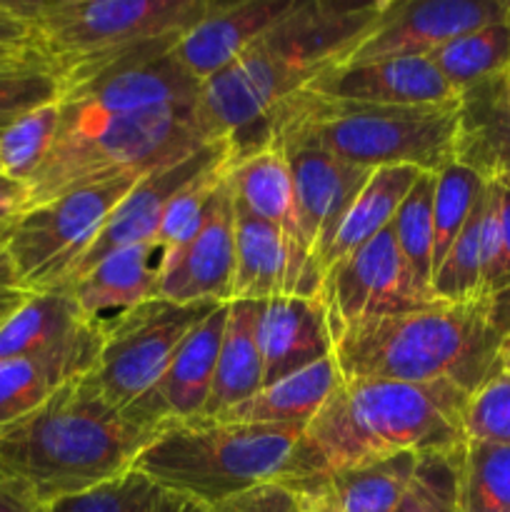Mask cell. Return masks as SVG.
I'll return each mask as SVG.
<instances>
[{
	"mask_svg": "<svg viewBox=\"0 0 510 512\" xmlns=\"http://www.w3.org/2000/svg\"><path fill=\"white\" fill-rule=\"evenodd\" d=\"M460 95L510 70V20L470 30L425 55Z\"/></svg>",
	"mask_w": 510,
	"mask_h": 512,
	"instance_id": "obj_31",
	"label": "cell"
},
{
	"mask_svg": "<svg viewBox=\"0 0 510 512\" xmlns=\"http://www.w3.org/2000/svg\"><path fill=\"white\" fill-rule=\"evenodd\" d=\"M158 512H213V508L205 503H198V500L183 498V495H175L165 490Z\"/></svg>",
	"mask_w": 510,
	"mask_h": 512,
	"instance_id": "obj_45",
	"label": "cell"
},
{
	"mask_svg": "<svg viewBox=\"0 0 510 512\" xmlns=\"http://www.w3.org/2000/svg\"><path fill=\"white\" fill-rule=\"evenodd\" d=\"M228 183L233 198L243 208L283 230L300 248L310 250L303 223H300L293 173L278 145H265L253 153L235 155L228 165Z\"/></svg>",
	"mask_w": 510,
	"mask_h": 512,
	"instance_id": "obj_24",
	"label": "cell"
},
{
	"mask_svg": "<svg viewBox=\"0 0 510 512\" xmlns=\"http://www.w3.org/2000/svg\"><path fill=\"white\" fill-rule=\"evenodd\" d=\"M68 290L28 293L20 308L0 325V363L48 353L85 328Z\"/></svg>",
	"mask_w": 510,
	"mask_h": 512,
	"instance_id": "obj_29",
	"label": "cell"
},
{
	"mask_svg": "<svg viewBox=\"0 0 510 512\" xmlns=\"http://www.w3.org/2000/svg\"><path fill=\"white\" fill-rule=\"evenodd\" d=\"M385 5L388 0H295L233 65L205 80L195 103L205 133L230 140L253 128L320 73L343 63Z\"/></svg>",
	"mask_w": 510,
	"mask_h": 512,
	"instance_id": "obj_3",
	"label": "cell"
},
{
	"mask_svg": "<svg viewBox=\"0 0 510 512\" xmlns=\"http://www.w3.org/2000/svg\"><path fill=\"white\" fill-rule=\"evenodd\" d=\"M230 158H233L230 140L220 138L213 140V143H205L203 148H198L195 153H190L188 158L178 160V163L163 165V168L143 175V178L138 180V185L125 195L123 203L115 208V213L110 215V220L105 223V228L100 230V235L95 238V243L90 245L88 253H85L83 258H80V263L75 265L68 285L75 283L80 275L88 273L95 263H100L105 255L115 253V250L130 248V245L155 243L160 220H163V213L165 208H168L170 200H173L190 180L208 173V170L220 168V165H228ZM68 285H65V288H68Z\"/></svg>",
	"mask_w": 510,
	"mask_h": 512,
	"instance_id": "obj_14",
	"label": "cell"
},
{
	"mask_svg": "<svg viewBox=\"0 0 510 512\" xmlns=\"http://www.w3.org/2000/svg\"><path fill=\"white\" fill-rule=\"evenodd\" d=\"M158 433L113 408L83 375L0 430V485L43 508L133 470Z\"/></svg>",
	"mask_w": 510,
	"mask_h": 512,
	"instance_id": "obj_4",
	"label": "cell"
},
{
	"mask_svg": "<svg viewBox=\"0 0 510 512\" xmlns=\"http://www.w3.org/2000/svg\"><path fill=\"white\" fill-rule=\"evenodd\" d=\"M498 373H510V333L505 335L498 353Z\"/></svg>",
	"mask_w": 510,
	"mask_h": 512,
	"instance_id": "obj_51",
	"label": "cell"
},
{
	"mask_svg": "<svg viewBox=\"0 0 510 512\" xmlns=\"http://www.w3.org/2000/svg\"><path fill=\"white\" fill-rule=\"evenodd\" d=\"M460 105L345 103L300 90L260 123L230 138L235 155L265 145L320 148L358 168H418L440 173L458 160Z\"/></svg>",
	"mask_w": 510,
	"mask_h": 512,
	"instance_id": "obj_5",
	"label": "cell"
},
{
	"mask_svg": "<svg viewBox=\"0 0 510 512\" xmlns=\"http://www.w3.org/2000/svg\"><path fill=\"white\" fill-rule=\"evenodd\" d=\"M0 512H40V508L20 493H13V490L0 485Z\"/></svg>",
	"mask_w": 510,
	"mask_h": 512,
	"instance_id": "obj_47",
	"label": "cell"
},
{
	"mask_svg": "<svg viewBox=\"0 0 510 512\" xmlns=\"http://www.w3.org/2000/svg\"><path fill=\"white\" fill-rule=\"evenodd\" d=\"M340 383L335 358L320 360L300 373L288 375L273 385L260 388L253 398L235 405L215 420L225 423H250V425H298L305 428L318 415L325 400Z\"/></svg>",
	"mask_w": 510,
	"mask_h": 512,
	"instance_id": "obj_27",
	"label": "cell"
},
{
	"mask_svg": "<svg viewBox=\"0 0 510 512\" xmlns=\"http://www.w3.org/2000/svg\"><path fill=\"white\" fill-rule=\"evenodd\" d=\"M420 175L423 173L418 168H408V165L378 168L370 173V178L365 180L358 198L353 200L345 218L340 220L328 250L320 255V268H323V273L330 265L338 263L340 258H345L355 248H360L370 238H375V235L383 233L385 228L393 225L395 213L403 205V200L408 198L413 185L418 183Z\"/></svg>",
	"mask_w": 510,
	"mask_h": 512,
	"instance_id": "obj_28",
	"label": "cell"
},
{
	"mask_svg": "<svg viewBox=\"0 0 510 512\" xmlns=\"http://www.w3.org/2000/svg\"><path fill=\"white\" fill-rule=\"evenodd\" d=\"M298 425H250L195 418L160 430L133 468L158 488L205 505L288 478Z\"/></svg>",
	"mask_w": 510,
	"mask_h": 512,
	"instance_id": "obj_8",
	"label": "cell"
},
{
	"mask_svg": "<svg viewBox=\"0 0 510 512\" xmlns=\"http://www.w3.org/2000/svg\"><path fill=\"white\" fill-rule=\"evenodd\" d=\"M60 123V103L43 105L0 133V168L5 175L28 183L48 155Z\"/></svg>",
	"mask_w": 510,
	"mask_h": 512,
	"instance_id": "obj_37",
	"label": "cell"
},
{
	"mask_svg": "<svg viewBox=\"0 0 510 512\" xmlns=\"http://www.w3.org/2000/svg\"><path fill=\"white\" fill-rule=\"evenodd\" d=\"M465 438L510 445V373H495L470 393L463 415Z\"/></svg>",
	"mask_w": 510,
	"mask_h": 512,
	"instance_id": "obj_40",
	"label": "cell"
},
{
	"mask_svg": "<svg viewBox=\"0 0 510 512\" xmlns=\"http://www.w3.org/2000/svg\"><path fill=\"white\" fill-rule=\"evenodd\" d=\"M213 143L195 105L100 113L60 100L48 155L28 178L30 208L125 175H148Z\"/></svg>",
	"mask_w": 510,
	"mask_h": 512,
	"instance_id": "obj_6",
	"label": "cell"
},
{
	"mask_svg": "<svg viewBox=\"0 0 510 512\" xmlns=\"http://www.w3.org/2000/svg\"><path fill=\"white\" fill-rule=\"evenodd\" d=\"M433 193L435 175L423 173L393 220L395 243L413 283L433 298Z\"/></svg>",
	"mask_w": 510,
	"mask_h": 512,
	"instance_id": "obj_33",
	"label": "cell"
},
{
	"mask_svg": "<svg viewBox=\"0 0 510 512\" xmlns=\"http://www.w3.org/2000/svg\"><path fill=\"white\" fill-rule=\"evenodd\" d=\"M203 83L193 78L173 53L125 60L105 73L68 88L63 103L83 105L100 113H135L148 108L195 105Z\"/></svg>",
	"mask_w": 510,
	"mask_h": 512,
	"instance_id": "obj_18",
	"label": "cell"
},
{
	"mask_svg": "<svg viewBox=\"0 0 510 512\" xmlns=\"http://www.w3.org/2000/svg\"><path fill=\"white\" fill-rule=\"evenodd\" d=\"M470 395L450 383L343 380L305 425L288 488L313 495L330 475L400 453H448L465 445Z\"/></svg>",
	"mask_w": 510,
	"mask_h": 512,
	"instance_id": "obj_1",
	"label": "cell"
},
{
	"mask_svg": "<svg viewBox=\"0 0 510 512\" xmlns=\"http://www.w3.org/2000/svg\"><path fill=\"white\" fill-rule=\"evenodd\" d=\"M510 20V0H388L378 23L340 65L433 53L440 45Z\"/></svg>",
	"mask_w": 510,
	"mask_h": 512,
	"instance_id": "obj_12",
	"label": "cell"
},
{
	"mask_svg": "<svg viewBox=\"0 0 510 512\" xmlns=\"http://www.w3.org/2000/svg\"><path fill=\"white\" fill-rule=\"evenodd\" d=\"M498 195V223H500V255L495 265L490 293L510 288V180H493Z\"/></svg>",
	"mask_w": 510,
	"mask_h": 512,
	"instance_id": "obj_42",
	"label": "cell"
},
{
	"mask_svg": "<svg viewBox=\"0 0 510 512\" xmlns=\"http://www.w3.org/2000/svg\"><path fill=\"white\" fill-rule=\"evenodd\" d=\"M488 180L470 165L453 160L435 173L433 193V275L450 245L473 215Z\"/></svg>",
	"mask_w": 510,
	"mask_h": 512,
	"instance_id": "obj_34",
	"label": "cell"
},
{
	"mask_svg": "<svg viewBox=\"0 0 510 512\" xmlns=\"http://www.w3.org/2000/svg\"><path fill=\"white\" fill-rule=\"evenodd\" d=\"M483 295V195H480L473 215L435 270L433 298L443 303H470Z\"/></svg>",
	"mask_w": 510,
	"mask_h": 512,
	"instance_id": "obj_35",
	"label": "cell"
},
{
	"mask_svg": "<svg viewBox=\"0 0 510 512\" xmlns=\"http://www.w3.org/2000/svg\"><path fill=\"white\" fill-rule=\"evenodd\" d=\"M305 90L323 98L370 105H460V93L428 58H385L335 65Z\"/></svg>",
	"mask_w": 510,
	"mask_h": 512,
	"instance_id": "obj_17",
	"label": "cell"
},
{
	"mask_svg": "<svg viewBox=\"0 0 510 512\" xmlns=\"http://www.w3.org/2000/svg\"><path fill=\"white\" fill-rule=\"evenodd\" d=\"M463 448L420 455L413 483L395 512H460L458 478Z\"/></svg>",
	"mask_w": 510,
	"mask_h": 512,
	"instance_id": "obj_39",
	"label": "cell"
},
{
	"mask_svg": "<svg viewBox=\"0 0 510 512\" xmlns=\"http://www.w3.org/2000/svg\"><path fill=\"white\" fill-rule=\"evenodd\" d=\"M160 263L163 253L155 243L130 245L105 255L65 290L73 295L85 323L103 333L125 313L158 298Z\"/></svg>",
	"mask_w": 510,
	"mask_h": 512,
	"instance_id": "obj_21",
	"label": "cell"
},
{
	"mask_svg": "<svg viewBox=\"0 0 510 512\" xmlns=\"http://www.w3.org/2000/svg\"><path fill=\"white\" fill-rule=\"evenodd\" d=\"M508 333L505 288L470 303L433 300L345 325L333 335V358L343 380L450 383L470 395L498 373Z\"/></svg>",
	"mask_w": 510,
	"mask_h": 512,
	"instance_id": "obj_2",
	"label": "cell"
},
{
	"mask_svg": "<svg viewBox=\"0 0 510 512\" xmlns=\"http://www.w3.org/2000/svg\"><path fill=\"white\" fill-rule=\"evenodd\" d=\"M283 153L293 173L305 238L320 263V255L328 250L340 220L373 170L345 163L320 148H290Z\"/></svg>",
	"mask_w": 510,
	"mask_h": 512,
	"instance_id": "obj_20",
	"label": "cell"
},
{
	"mask_svg": "<svg viewBox=\"0 0 510 512\" xmlns=\"http://www.w3.org/2000/svg\"><path fill=\"white\" fill-rule=\"evenodd\" d=\"M233 270L235 200L225 170L200 233L175 258L160 265L158 298L180 305L230 303Z\"/></svg>",
	"mask_w": 510,
	"mask_h": 512,
	"instance_id": "obj_16",
	"label": "cell"
},
{
	"mask_svg": "<svg viewBox=\"0 0 510 512\" xmlns=\"http://www.w3.org/2000/svg\"><path fill=\"white\" fill-rule=\"evenodd\" d=\"M460 512H510V445L465 440L458 478Z\"/></svg>",
	"mask_w": 510,
	"mask_h": 512,
	"instance_id": "obj_32",
	"label": "cell"
},
{
	"mask_svg": "<svg viewBox=\"0 0 510 512\" xmlns=\"http://www.w3.org/2000/svg\"><path fill=\"white\" fill-rule=\"evenodd\" d=\"M433 300L410 278L393 225L325 270L323 305L333 335L358 320L403 313Z\"/></svg>",
	"mask_w": 510,
	"mask_h": 512,
	"instance_id": "obj_11",
	"label": "cell"
},
{
	"mask_svg": "<svg viewBox=\"0 0 510 512\" xmlns=\"http://www.w3.org/2000/svg\"><path fill=\"white\" fill-rule=\"evenodd\" d=\"M215 0H15L33 48L63 93L135 58L163 55L208 15Z\"/></svg>",
	"mask_w": 510,
	"mask_h": 512,
	"instance_id": "obj_7",
	"label": "cell"
},
{
	"mask_svg": "<svg viewBox=\"0 0 510 512\" xmlns=\"http://www.w3.org/2000/svg\"><path fill=\"white\" fill-rule=\"evenodd\" d=\"M30 208L28 183L0 173V238Z\"/></svg>",
	"mask_w": 510,
	"mask_h": 512,
	"instance_id": "obj_43",
	"label": "cell"
},
{
	"mask_svg": "<svg viewBox=\"0 0 510 512\" xmlns=\"http://www.w3.org/2000/svg\"><path fill=\"white\" fill-rule=\"evenodd\" d=\"M0 45H33L30 25L8 3H0Z\"/></svg>",
	"mask_w": 510,
	"mask_h": 512,
	"instance_id": "obj_44",
	"label": "cell"
},
{
	"mask_svg": "<svg viewBox=\"0 0 510 512\" xmlns=\"http://www.w3.org/2000/svg\"><path fill=\"white\" fill-rule=\"evenodd\" d=\"M25 298H28V293L20 288L0 290V325H3L5 320H8L10 315L20 308V303H23Z\"/></svg>",
	"mask_w": 510,
	"mask_h": 512,
	"instance_id": "obj_48",
	"label": "cell"
},
{
	"mask_svg": "<svg viewBox=\"0 0 510 512\" xmlns=\"http://www.w3.org/2000/svg\"><path fill=\"white\" fill-rule=\"evenodd\" d=\"M505 105H508V113H510V70L505 75Z\"/></svg>",
	"mask_w": 510,
	"mask_h": 512,
	"instance_id": "obj_52",
	"label": "cell"
},
{
	"mask_svg": "<svg viewBox=\"0 0 510 512\" xmlns=\"http://www.w3.org/2000/svg\"><path fill=\"white\" fill-rule=\"evenodd\" d=\"M235 200V198H233ZM325 273L310 250L235 200V270L230 303L273 298L323 300Z\"/></svg>",
	"mask_w": 510,
	"mask_h": 512,
	"instance_id": "obj_13",
	"label": "cell"
},
{
	"mask_svg": "<svg viewBox=\"0 0 510 512\" xmlns=\"http://www.w3.org/2000/svg\"><path fill=\"white\" fill-rule=\"evenodd\" d=\"M213 512H305V500L285 483H265L213 505Z\"/></svg>",
	"mask_w": 510,
	"mask_h": 512,
	"instance_id": "obj_41",
	"label": "cell"
},
{
	"mask_svg": "<svg viewBox=\"0 0 510 512\" xmlns=\"http://www.w3.org/2000/svg\"><path fill=\"white\" fill-rule=\"evenodd\" d=\"M5 288H18V280H15L13 265H10L8 255H5L3 240H0V290Z\"/></svg>",
	"mask_w": 510,
	"mask_h": 512,
	"instance_id": "obj_49",
	"label": "cell"
},
{
	"mask_svg": "<svg viewBox=\"0 0 510 512\" xmlns=\"http://www.w3.org/2000/svg\"><path fill=\"white\" fill-rule=\"evenodd\" d=\"M163 495V488L133 468L98 488L43 505L40 512H158Z\"/></svg>",
	"mask_w": 510,
	"mask_h": 512,
	"instance_id": "obj_38",
	"label": "cell"
},
{
	"mask_svg": "<svg viewBox=\"0 0 510 512\" xmlns=\"http://www.w3.org/2000/svg\"><path fill=\"white\" fill-rule=\"evenodd\" d=\"M333 328L323 300L273 298L260 303L258 345L263 388L333 355Z\"/></svg>",
	"mask_w": 510,
	"mask_h": 512,
	"instance_id": "obj_22",
	"label": "cell"
},
{
	"mask_svg": "<svg viewBox=\"0 0 510 512\" xmlns=\"http://www.w3.org/2000/svg\"><path fill=\"white\" fill-rule=\"evenodd\" d=\"M225 320H228V303L218 305L183 340L160 378L123 410L133 423L163 430L168 425L203 418L205 403H208L210 388H213Z\"/></svg>",
	"mask_w": 510,
	"mask_h": 512,
	"instance_id": "obj_15",
	"label": "cell"
},
{
	"mask_svg": "<svg viewBox=\"0 0 510 512\" xmlns=\"http://www.w3.org/2000/svg\"><path fill=\"white\" fill-rule=\"evenodd\" d=\"M505 75L485 80L460 95L458 163L478 170L485 180H510V113L505 105Z\"/></svg>",
	"mask_w": 510,
	"mask_h": 512,
	"instance_id": "obj_26",
	"label": "cell"
},
{
	"mask_svg": "<svg viewBox=\"0 0 510 512\" xmlns=\"http://www.w3.org/2000/svg\"><path fill=\"white\" fill-rule=\"evenodd\" d=\"M0 173H3V168H0Z\"/></svg>",
	"mask_w": 510,
	"mask_h": 512,
	"instance_id": "obj_53",
	"label": "cell"
},
{
	"mask_svg": "<svg viewBox=\"0 0 510 512\" xmlns=\"http://www.w3.org/2000/svg\"><path fill=\"white\" fill-rule=\"evenodd\" d=\"M223 303L180 305L155 298L103 330L95 368L85 378L113 408L125 410L160 378L183 340Z\"/></svg>",
	"mask_w": 510,
	"mask_h": 512,
	"instance_id": "obj_10",
	"label": "cell"
},
{
	"mask_svg": "<svg viewBox=\"0 0 510 512\" xmlns=\"http://www.w3.org/2000/svg\"><path fill=\"white\" fill-rule=\"evenodd\" d=\"M140 178L125 175L25 210L0 238L18 288L25 293L65 290L75 265Z\"/></svg>",
	"mask_w": 510,
	"mask_h": 512,
	"instance_id": "obj_9",
	"label": "cell"
},
{
	"mask_svg": "<svg viewBox=\"0 0 510 512\" xmlns=\"http://www.w3.org/2000/svg\"><path fill=\"white\" fill-rule=\"evenodd\" d=\"M103 335L93 325L48 353L0 363V430L33 413L65 383L95 368Z\"/></svg>",
	"mask_w": 510,
	"mask_h": 512,
	"instance_id": "obj_23",
	"label": "cell"
},
{
	"mask_svg": "<svg viewBox=\"0 0 510 512\" xmlns=\"http://www.w3.org/2000/svg\"><path fill=\"white\" fill-rule=\"evenodd\" d=\"M418 458L415 453H400L378 463L340 470L313 495H323L335 512H395L413 483Z\"/></svg>",
	"mask_w": 510,
	"mask_h": 512,
	"instance_id": "obj_30",
	"label": "cell"
},
{
	"mask_svg": "<svg viewBox=\"0 0 510 512\" xmlns=\"http://www.w3.org/2000/svg\"><path fill=\"white\" fill-rule=\"evenodd\" d=\"M303 500H305V512H335L323 495H310V498H303Z\"/></svg>",
	"mask_w": 510,
	"mask_h": 512,
	"instance_id": "obj_50",
	"label": "cell"
},
{
	"mask_svg": "<svg viewBox=\"0 0 510 512\" xmlns=\"http://www.w3.org/2000/svg\"><path fill=\"white\" fill-rule=\"evenodd\" d=\"M293 5L295 0H215L170 53L198 83H205L233 65Z\"/></svg>",
	"mask_w": 510,
	"mask_h": 512,
	"instance_id": "obj_19",
	"label": "cell"
},
{
	"mask_svg": "<svg viewBox=\"0 0 510 512\" xmlns=\"http://www.w3.org/2000/svg\"><path fill=\"white\" fill-rule=\"evenodd\" d=\"M63 80L55 75L43 55H33L20 65L0 70V133L43 105L60 103Z\"/></svg>",
	"mask_w": 510,
	"mask_h": 512,
	"instance_id": "obj_36",
	"label": "cell"
},
{
	"mask_svg": "<svg viewBox=\"0 0 510 512\" xmlns=\"http://www.w3.org/2000/svg\"><path fill=\"white\" fill-rule=\"evenodd\" d=\"M33 55H38V50L33 45H0V70L25 63Z\"/></svg>",
	"mask_w": 510,
	"mask_h": 512,
	"instance_id": "obj_46",
	"label": "cell"
},
{
	"mask_svg": "<svg viewBox=\"0 0 510 512\" xmlns=\"http://www.w3.org/2000/svg\"><path fill=\"white\" fill-rule=\"evenodd\" d=\"M260 303L233 300L228 303L223 340L215 363L213 388L205 403L203 418H220L245 403L263 388V358L258 345Z\"/></svg>",
	"mask_w": 510,
	"mask_h": 512,
	"instance_id": "obj_25",
	"label": "cell"
}]
</instances>
